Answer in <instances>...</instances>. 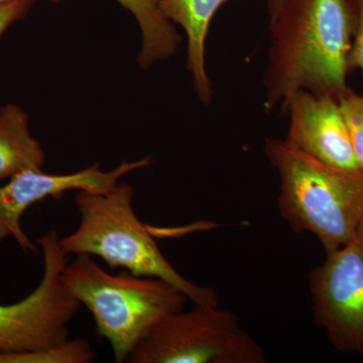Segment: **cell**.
Returning a JSON list of instances; mask_svg holds the SVG:
<instances>
[{
	"label": "cell",
	"instance_id": "1",
	"mask_svg": "<svg viewBox=\"0 0 363 363\" xmlns=\"http://www.w3.org/2000/svg\"><path fill=\"white\" fill-rule=\"evenodd\" d=\"M269 16L271 45L262 80L266 111H283L300 90L339 101L350 88L357 0H283Z\"/></svg>",
	"mask_w": 363,
	"mask_h": 363
},
{
	"label": "cell",
	"instance_id": "2",
	"mask_svg": "<svg viewBox=\"0 0 363 363\" xmlns=\"http://www.w3.org/2000/svg\"><path fill=\"white\" fill-rule=\"evenodd\" d=\"M135 191L118 183L107 193L78 191L75 202L80 222L74 233L60 238L69 255L98 257L111 269L154 277L175 286L193 304L218 307V295L182 276L157 247L154 236L133 210Z\"/></svg>",
	"mask_w": 363,
	"mask_h": 363
},
{
	"label": "cell",
	"instance_id": "3",
	"mask_svg": "<svg viewBox=\"0 0 363 363\" xmlns=\"http://www.w3.org/2000/svg\"><path fill=\"white\" fill-rule=\"evenodd\" d=\"M264 152L279 179V210L294 231L316 236L326 253L355 240L363 217V174L325 164L267 138Z\"/></svg>",
	"mask_w": 363,
	"mask_h": 363
},
{
	"label": "cell",
	"instance_id": "4",
	"mask_svg": "<svg viewBox=\"0 0 363 363\" xmlns=\"http://www.w3.org/2000/svg\"><path fill=\"white\" fill-rule=\"evenodd\" d=\"M67 291L92 314L100 337L114 362H128L138 341L169 315L185 309L188 298L175 286L154 277L124 271L112 274L91 255H78L61 274Z\"/></svg>",
	"mask_w": 363,
	"mask_h": 363
},
{
	"label": "cell",
	"instance_id": "5",
	"mask_svg": "<svg viewBox=\"0 0 363 363\" xmlns=\"http://www.w3.org/2000/svg\"><path fill=\"white\" fill-rule=\"evenodd\" d=\"M262 346L233 313L195 305L152 326L136 344L131 363H264Z\"/></svg>",
	"mask_w": 363,
	"mask_h": 363
},
{
	"label": "cell",
	"instance_id": "6",
	"mask_svg": "<svg viewBox=\"0 0 363 363\" xmlns=\"http://www.w3.org/2000/svg\"><path fill=\"white\" fill-rule=\"evenodd\" d=\"M37 242L44 257L42 281L20 302L0 304V352L35 351L64 342L82 306L62 284L68 255L62 250L58 233L48 231Z\"/></svg>",
	"mask_w": 363,
	"mask_h": 363
},
{
	"label": "cell",
	"instance_id": "7",
	"mask_svg": "<svg viewBox=\"0 0 363 363\" xmlns=\"http://www.w3.org/2000/svg\"><path fill=\"white\" fill-rule=\"evenodd\" d=\"M314 320L340 352L363 354V247L357 241L326 253L310 276Z\"/></svg>",
	"mask_w": 363,
	"mask_h": 363
},
{
	"label": "cell",
	"instance_id": "8",
	"mask_svg": "<svg viewBox=\"0 0 363 363\" xmlns=\"http://www.w3.org/2000/svg\"><path fill=\"white\" fill-rule=\"evenodd\" d=\"M150 157L135 162H123L111 171L100 169L99 162L77 173H45L42 169H28L11 177L0 186V245L13 238L23 252H37L38 247L21 225V217L35 203L47 198L59 199L72 190L107 193L131 172L150 166Z\"/></svg>",
	"mask_w": 363,
	"mask_h": 363
},
{
	"label": "cell",
	"instance_id": "9",
	"mask_svg": "<svg viewBox=\"0 0 363 363\" xmlns=\"http://www.w3.org/2000/svg\"><path fill=\"white\" fill-rule=\"evenodd\" d=\"M281 112L290 118L286 145L336 168L360 172L338 100L300 90Z\"/></svg>",
	"mask_w": 363,
	"mask_h": 363
},
{
	"label": "cell",
	"instance_id": "10",
	"mask_svg": "<svg viewBox=\"0 0 363 363\" xmlns=\"http://www.w3.org/2000/svg\"><path fill=\"white\" fill-rule=\"evenodd\" d=\"M230 0H160L162 13L187 37V69L203 104H211L213 86L205 64L206 39L215 14Z\"/></svg>",
	"mask_w": 363,
	"mask_h": 363
},
{
	"label": "cell",
	"instance_id": "11",
	"mask_svg": "<svg viewBox=\"0 0 363 363\" xmlns=\"http://www.w3.org/2000/svg\"><path fill=\"white\" fill-rule=\"evenodd\" d=\"M45 155L18 105L0 106V183L28 169H42Z\"/></svg>",
	"mask_w": 363,
	"mask_h": 363
},
{
	"label": "cell",
	"instance_id": "12",
	"mask_svg": "<svg viewBox=\"0 0 363 363\" xmlns=\"http://www.w3.org/2000/svg\"><path fill=\"white\" fill-rule=\"evenodd\" d=\"M57 4L60 0H52ZM130 11L142 32V49L138 62L143 69H149L157 62L175 56L182 43L175 26L160 9V0H116Z\"/></svg>",
	"mask_w": 363,
	"mask_h": 363
},
{
	"label": "cell",
	"instance_id": "13",
	"mask_svg": "<svg viewBox=\"0 0 363 363\" xmlns=\"http://www.w3.org/2000/svg\"><path fill=\"white\" fill-rule=\"evenodd\" d=\"M96 352L83 338L67 339L64 342L26 352H0V363H90Z\"/></svg>",
	"mask_w": 363,
	"mask_h": 363
},
{
	"label": "cell",
	"instance_id": "14",
	"mask_svg": "<svg viewBox=\"0 0 363 363\" xmlns=\"http://www.w3.org/2000/svg\"><path fill=\"white\" fill-rule=\"evenodd\" d=\"M358 169L363 174V95L350 88L339 100Z\"/></svg>",
	"mask_w": 363,
	"mask_h": 363
},
{
	"label": "cell",
	"instance_id": "15",
	"mask_svg": "<svg viewBox=\"0 0 363 363\" xmlns=\"http://www.w3.org/2000/svg\"><path fill=\"white\" fill-rule=\"evenodd\" d=\"M35 0H11L0 4V38L13 23L25 18Z\"/></svg>",
	"mask_w": 363,
	"mask_h": 363
},
{
	"label": "cell",
	"instance_id": "16",
	"mask_svg": "<svg viewBox=\"0 0 363 363\" xmlns=\"http://www.w3.org/2000/svg\"><path fill=\"white\" fill-rule=\"evenodd\" d=\"M357 25L348 59V69L350 75L355 71H362L363 79V0H357Z\"/></svg>",
	"mask_w": 363,
	"mask_h": 363
},
{
	"label": "cell",
	"instance_id": "17",
	"mask_svg": "<svg viewBox=\"0 0 363 363\" xmlns=\"http://www.w3.org/2000/svg\"><path fill=\"white\" fill-rule=\"evenodd\" d=\"M355 241L359 243L360 245L363 247V217L362 221H360L359 225H358V228L357 230V234H355Z\"/></svg>",
	"mask_w": 363,
	"mask_h": 363
},
{
	"label": "cell",
	"instance_id": "18",
	"mask_svg": "<svg viewBox=\"0 0 363 363\" xmlns=\"http://www.w3.org/2000/svg\"><path fill=\"white\" fill-rule=\"evenodd\" d=\"M283 0H269V13L272 14L278 9L279 4Z\"/></svg>",
	"mask_w": 363,
	"mask_h": 363
},
{
	"label": "cell",
	"instance_id": "19",
	"mask_svg": "<svg viewBox=\"0 0 363 363\" xmlns=\"http://www.w3.org/2000/svg\"><path fill=\"white\" fill-rule=\"evenodd\" d=\"M11 1V0H0V4H4V2Z\"/></svg>",
	"mask_w": 363,
	"mask_h": 363
}]
</instances>
